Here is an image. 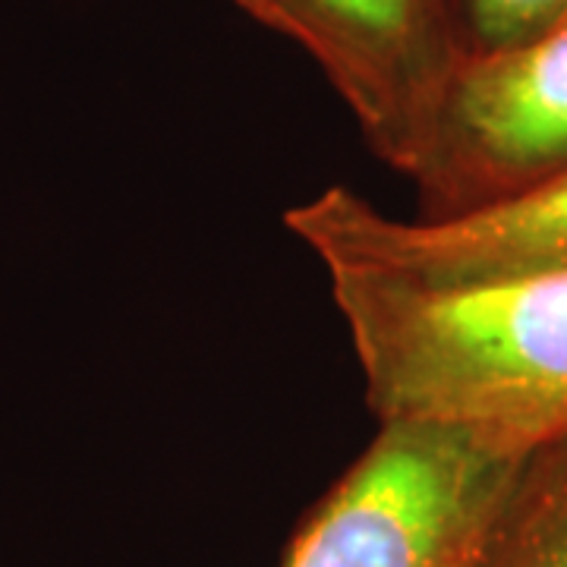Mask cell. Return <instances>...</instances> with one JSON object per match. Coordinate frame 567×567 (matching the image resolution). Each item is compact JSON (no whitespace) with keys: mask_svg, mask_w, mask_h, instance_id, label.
<instances>
[{"mask_svg":"<svg viewBox=\"0 0 567 567\" xmlns=\"http://www.w3.org/2000/svg\"><path fill=\"white\" fill-rule=\"evenodd\" d=\"M324 278L379 425L461 429L520 457L567 442V271L451 287Z\"/></svg>","mask_w":567,"mask_h":567,"instance_id":"cell-1","label":"cell"},{"mask_svg":"<svg viewBox=\"0 0 567 567\" xmlns=\"http://www.w3.org/2000/svg\"><path fill=\"white\" fill-rule=\"evenodd\" d=\"M527 461L461 429L379 425L278 567H470Z\"/></svg>","mask_w":567,"mask_h":567,"instance_id":"cell-2","label":"cell"},{"mask_svg":"<svg viewBox=\"0 0 567 567\" xmlns=\"http://www.w3.org/2000/svg\"><path fill=\"white\" fill-rule=\"evenodd\" d=\"M284 227L324 275L451 287L567 271V167L445 218H398L334 183L287 208Z\"/></svg>","mask_w":567,"mask_h":567,"instance_id":"cell-3","label":"cell"},{"mask_svg":"<svg viewBox=\"0 0 567 567\" xmlns=\"http://www.w3.org/2000/svg\"><path fill=\"white\" fill-rule=\"evenodd\" d=\"M567 167V20L527 41L461 54L410 183L416 218L505 199Z\"/></svg>","mask_w":567,"mask_h":567,"instance_id":"cell-4","label":"cell"},{"mask_svg":"<svg viewBox=\"0 0 567 567\" xmlns=\"http://www.w3.org/2000/svg\"><path fill=\"white\" fill-rule=\"evenodd\" d=\"M293 41L347 104L369 152L413 177L461 58L445 0H234Z\"/></svg>","mask_w":567,"mask_h":567,"instance_id":"cell-5","label":"cell"},{"mask_svg":"<svg viewBox=\"0 0 567 567\" xmlns=\"http://www.w3.org/2000/svg\"><path fill=\"white\" fill-rule=\"evenodd\" d=\"M470 567H567V442L529 454Z\"/></svg>","mask_w":567,"mask_h":567,"instance_id":"cell-6","label":"cell"},{"mask_svg":"<svg viewBox=\"0 0 567 567\" xmlns=\"http://www.w3.org/2000/svg\"><path fill=\"white\" fill-rule=\"evenodd\" d=\"M461 54L527 41L567 20V0H445Z\"/></svg>","mask_w":567,"mask_h":567,"instance_id":"cell-7","label":"cell"}]
</instances>
